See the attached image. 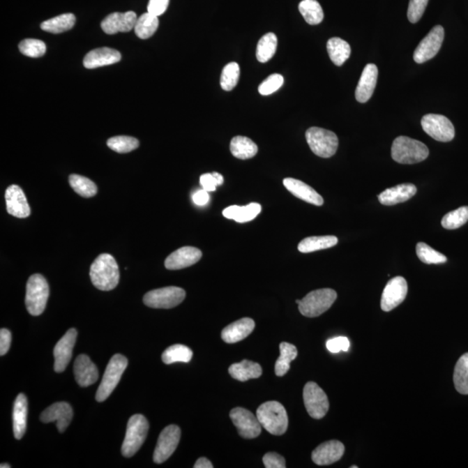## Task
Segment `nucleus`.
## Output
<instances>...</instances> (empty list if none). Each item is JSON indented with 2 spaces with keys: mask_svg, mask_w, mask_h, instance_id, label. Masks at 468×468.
<instances>
[{
  "mask_svg": "<svg viewBox=\"0 0 468 468\" xmlns=\"http://www.w3.org/2000/svg\"><path fill=\"white\" fill-rule=\"evenodd\" d=\"M201 250L193 246H184L171 253L165 260V267L167 270H181L193 266L202 259Z\"/></svg>",
  "mask_w": 468,
  "mask_h": 468,
  "instance_id": "412c9836",
  "label": "nucleus"
},
{
  "mask_svg": "<svg viewBox=\"0 0 468 468\" xmlns=\"http://www.w3.org/2000/svg\"><path fill=\"white\" fill-rule=\"evenodd\" d=\"M77 331L76 329H70L56 345L54 351V370L56 372L62 373L70 363L75 344H76Z\"/></svg>",
  "mask_w": 468,
  "mask_h": 468,
  "instance_id": "dca6fc26",
  "label": "nucleus"
},
{
  "mask_svg": "<svg viewBox=\"0 0 468 468\" xmlns=\"http://www.w3.org/2000/svg\"><path fill=\"white\" fill-rule=\"evenodd\" d=\"M76 23V17L73 13L62 14L46 20L41 24V29L50 33L59 34L73 29Z\"/></svg>",
  "mask_w": 468,
  "mask_h": 468,
  "instance_id": "473e14b6",
  "label": "nucleus"
},
{
  "mask_svg": "<svg viewBox=\"0 0 468 468\" xmlns=\"http://www.w3.org/2000/svg\"><path fill=\"white\" fill-rule=\"evenodd\" d=\"M417 188L416 186L410 183L395 186L391 188L386 189L378 195L381 204L384 206H394L399 203L405 202L416 195Z\"/></svg>",
  "mask_w": 468,
  "mask_h": 468,
  "instance_id": "393cba45",
  "label": "nucleus"
},
{
  "mask_svg": "<svg viewBox=\"0 0 468 468\" xmlns=\"http://www.w3.org/2000/svg\"><path fill=\"white\" fill-rule=\"evenodd\" d=\"M352 467V468H356L357 467H356V466H352V467Z\"/></svg>",
  "mask_w": 468,
  "mask_h": 468,
  "instance_id": "680f3d73",
  "label": "nucleus"
},
{
  "mask_svg": "<svg viewBox=\"0 0 468 468\" xmlns=\"http://www.w3.org/2000/svg\"><path fill=\"white\" fill-rule=\"evenodd\" d=\"M186 292L176 287H169L146 293L144 302L146 306L155 309L174 308L183 301Z\"/></svg>",
  "mask_w": 468,
  "mask_h": 468,
  "instance_id": "1a4fd4ad",
  "label": "nucleus"
},
{
  "mask_svg": "<svg viewBox=\"0 0 468 468\" xmlns=\"http://www.w3.org/2000/svg\"><path fill=\"white\" fill-rule=\"evenodd\" d=\"M303 396L310 416L314 419H322L330 408L327 395L323 389L316 382H307L303 388Z\"/></svg>",
  "mask_w": 468,
  "mask_h": 468,
  "instance_id": "9d476101",
  "label": "nucleus"
},
{
  "mask_svg": "<svg viewBox=\"0 0 468 468\" xmlns=\"http://www.w3.org/2000/svg\"><path fill=\"white\" fill-rule=\"evenodd\" d=\"M195 468H213V465L212 462H210L209 460H207L206 458H204V457H202V458H199L197 462H195Z\"/></svg>",
  "mask_w": 468,
  "mask_h": 468,
  "instance_id": "13d9d810",
  "label": "nucleus"
},
{
  "mask_svg": "<svg viewBox=\"0 0 468 468\" xmlns=\"http://www.w3.org/2000/svg\"><path fill=\"white\" fill-rule=\"evenodd\" d=\"M345 445L338 441L322 443L314 450L312 455L313 462L319 466L331 465L338 462L344 455Z\"/></svg>",
  "mask_w": 468,
  "mask_h": 468,
  "instance_id": "aec40b11",
  "label": "nucleus"
},
{
  "mask_svg": "<svg viewBox=\"0 0 468 468\" xmlns=\"http://www.w3.org/2000/svg\"><path fill=\"white\" fill-rule=\"evenodd\" d=\"M75 378L78 385L85 388L95 384L99 377L98 368L87 355L82 354L74 363Z\"/></svg>",
  "mask_w": 468,
  "mask_h": 468,
  "instance_id": "4be33fe9",
  "label": "nucleus"
},
{
  "mask_svg": "<svg viewBox=\"0 0 468 468\" xmlns=\"http://www.w3.org/2000/svg\"><path fill=\"white\" fill-rule=\"evenodd\" d=\"M0 467H1V468H10V467H12V466L9 465V464H3H3H1V465H0Z\"/></svg>",
  "mask_w": 468,
  "mask_h": 468,
  "instance_id": "052dcab7",
  "label": "nucleus"
},
{
  "mask_svg": "<svg viewBox=\"0 0 468 468\" xmlns=\"http://www.w3.org/2000/svg\"><path fill=\"white\" fill-rule=\"evenodd\" d=\"M263 462L264 467L266 468H285V460L283 456L278 455L277 453L270 452L267 453L263 457Z\"/></svg>",
  "mask_w": 468,
  "mask_h": 468,
  "instance_id": "3c124183",
  "label": "nucleus"
},
{
  "mask_svg": "<svg viewBox=\"0 0 468 468\" xmlns=\"http://www.w3.org/2000/svg\"><path fill=\"white\" fill-rule=\"evenodd\" d=\"M444 29L437 26L421 41L414 53V62L423 63L438 54L444 40Z\"/></svg>",
  "mask_w": 468,
  "mask_h": 468,
  "instance_id": "ddd939ff",
  "label": "nucleus"
},
{
  "mask_svg": "<svg viewBox=\"0 0 468 468\" xmlns=\"http://www.w3.org/2000/svg\"><path fill=\"white\" fill-rule=\"evenodd\" d=\"M280 349V356L275 363V373L278 377H284L290 370L292 361L298 356V349L294 345L287 342H281Z\"/></svg>",
  "mask_w": 468,
  "mask_h": 468,
  "instance_id": "72a5a7b5",
  "label": "nucleus"
},
{
  "mask_svg": "<svg viewBox=\"0 0 468 468\" xmlns=\"http://www.w3.org/2000/svg\"><path fill=\"white\" fill-rule=\"evenodd\" d=\"M213 174L214 176H216V180H217V181H218V184H219V186L222 185V184H223V182H224V178H223V176H221L220 174L217 173V172H213Z\"/></svg>",
  "mask_w": 468,
  "mask_h": 468,
  "instance_id": "bf43d9fd",
  "label": "nucleus"
},
{
  "mask_svg": "<svg viewBox=\"0 0 468 468\" xmlns=\"http://www.w3.org/2000/svg\"><path fill=\"white\" fill-rule=\"evenodd\" d=\"M50 295V288L45 278L41 274L30 277L27 285L26 305L31 316L41 315L45 310Z\"/></svg>",
  "mask_w": 468,
  "mask_h": 468,
  "instance_id": "423d86ee",
  "label": "nucleus"
},
{
  "mask_svg": "<svg viewBox=\"0 0 468 468\" xmlns=\"http://www.w3.org/2000/svg\"><path fill=\"white\" fill-rule=\"evenodd\" d=\"M149 430V421L142 414H134L130 417L121 446V453L124 457L130 458L139 451L145 441Z\"/></svg>",
  "mask_w": 468,
  "mask_h": 468,
  "instance_id": "20e7f679",
  "label": "nucleus"
},
{
  "mask_svg": "<svg viewBox=\"0 0 468 468\" xmlns=\"http://www.w3.org/2000/svg\"><path fill=\"white\" fill-rule=\"evenodd\" d=\"M277 36L270 32L259 39L257 45L256 56L260 63H266L271 59L277 51Z\"/></svg>",
  "mask_w": 468,
  "mask_h": 468,
  "instance_id": "e433bc0d",
  "label": "nucleus"
},
{
  "mask_svg": "<svg viewBox=\"0 0 468 468\" xmlns=\"http://www.w3.org/2000/svg\"><path fill=\"white\" fill-rule=\"evenodd\" d=\"M284 84V77L280 74H273L268 77L259 86V92L262 96H269L276 92Z\"/></svg>",
  "mask_w": 468,
  "mask_h": 468,
  "instance_id": "de8ad7c7",
  "label": "nucleus"
},
{
  "mask_svg": "<svg viewBox=\"0 0 468 468\" xmlns=\"http://www.w3.org/2000/svg\"><path fill=\"white\" fill-rule=\"evenodd\" d=\"M193 201H194L196 205L205 206L209 201V192L206 191L205 189L196 192L193 195Z\"/></svg>",
  "mask_w": 468,
  "mask_h": 468,
  "instance_id": "6e6d98bb",
  "label": "nucleus"
},
{
  "mask_svg": "<svg viewBox=\"0 0 468 468\" xmlns=\"http://www.w3.org/2000/svg\"><path fill=\"white\" fill-rule=\"evenodd\" d=\"M430 155L428 146L417 140L407 137H399L393 142V160L401 164H414L423 162Z\"/></svg>",
  "mask_w": 468,
  "mask_h": 468,
  "instance_id": "7ed1b4c3",
  "label": "nucleus"
},
{
  "mask_svg": "<svg viewBox=\"0 0 468 468\" xmlns=\"http://www.w3.org/2000/svg\"><path fill=\"white\" fill-rule=\"evenodd\" d=\"M69 182L73 190L82 197L91 198L98 193V188L94 182L86 177L71 174L69 177Z\"/></svg>",
  "mask_w": 468,
  "mask_h": 468,
  "instance_id": "ea45409f",
  "label": "nucleus"
},
{
  "mask_svg": "<svg viewBox=\"0 0 468 468\" xmlns=\"http://www.w3.org/2000/svg\"><path fill=\"white\" fill-rule=\"evenodd\" d=\"M337 298V292L332 289H319L310 292L300 300L299 312L307 317H319L331 308Z\"/></svg>",
  "mask_w": 468,
  "mask_h": 468,
  "instance_id": "39448f33",
  "label": "nucleus"
},
{
  "mask_svg": "<svg viewBox=\"0 0 468 468\" xmlns=\"http://www.w3.org/2000/svg\"><path fill=\"white\" fill-rule=\"evenodd\" d=\"M230 417L239 435L245 439L258 437L262 434V424L251 411L243 408L232 409Z\"/></svg>",
  "mask_w": 468,
  "mask_h": 468,
  "instance_id": "4468645a",
  "label": "nucleus"
},
{
  "mask_svg": "<svg viewBox=\"0 0 468 468\" xmlns=\"http://www.w3.org/2000/svg\"><path fill=\"white\" fill-rule=\"evenodd\" d=\"M139 144H139L137 139L131 137H125V135L110 138L107 142V145H108L110 149L120 153L133 151V150L138 148Z\"/></svg>",
  "mask_w": 468,
  "mask_h": 468,
  "instance_id": "c03bdc74",
  "label": "nucleus"
},
{
  "mask_svg": "<svg viewBox=\"0 0 468 468\" xmlns=\"http://www.w3.org/2000/svg\"><path fill=\"white\" fill-rule=\"evenodd\" d=\"M158 27V17L146 13L138 17L134 30L139 38L146 39L151 38L156 33Z\"/></svg>",
  "mask_w": 468,
  "mask_h": 468,
  "instance_id": "c9c22d12",
  "label": "nucleus"
},
{
  "mask_svg": "<svg viewBox=\"0 0 468 468\" xmlns=\"http://www.w3.org/2000/svg\"><path fill=\"white\" fill-rule=\"evenodd\" d=\"M299 10L306 22L312 26H316L324 20L322 6L317 0H303L299 3Z\"/></svg>",
  "mask_w": 468,
  "mask_h": 468,
  "instance_id": "f704fd0d",
  "label": "nucleus"
},
{
  "mask_svg": "<svg viewBox=\"0 0 468 468\" xmlns=\"http://www.w3.org/2000/svg\"><path fill=\"white\" fill-rule=\"evenodd\" d=\"M6 209L10 216L24 219L30 216L31 209L23 189L17 185L10 186L6 191Z\"/></svg>",
  "mask_w": 468,
  "mask_h": 468,
  "instance_id": "a211bd4d",
  "label": "nucleus"
},
{
  "mask_svg": "<svg viewBox=\"0 0 468 468\" xmlns=\"http://www.w3.org/2000/svg\"><path fill=\"white\" fill-rule=\"evenodd\" d=\"M199 181H201L203 189H205L207 192L216 191V188L219 186L213 173L202 174L201 179H199Z\"/></svg>",
  "mask_w": 468,
  "mask_h": 468,
  "instance_id": "5fc2aeb1",
  "label": "nucleus"
},
{
  "mask_svg": "<svg viewBox=\"0 0 468 468\" xmlns=\"http://www.w3.org/2000/svg\"><path fill=\"white\" fill-rule=\"evenodd\" d=\"M305 138L310 149L317 156L330 158L337 152L338 138L334 132L312 127L307 130Z\"/></svg>",
  "mask_w": 468,
  "mask_h": 468,
  "instance_id": "6e6552de",
  "label": "nucleus"
},
{
  "mask_svg": "<svg viewBox=\"0 0 468 468\" xmlns=\"http://www.w3.org/2000/svg\"><path fill=\"white\" fill-rule=\"evenodd\" d=\"M10 342H12V333L7 329H1L0 331V356H5L9 352Z\"/></svg>",
  "mask_w": 468,
  "mask_h": 468,
  "instance_id": "864d4df0",
  "label": "nucleus"
},
{
  "mask_svg": "<svg viewBox=\"0 0 468 468\" xmlns=\"http://www.w3.org/2000/svg\"><path fill=\"white\" fill-rule=\"evenodd\" d=\"M193 357V352L188 346L174 345L167 348L163 354L164 363H189Z\"/></svg>",
  "mask_w": 468,
  "mask_h": 468,
  "instance_id": "58836bf2",
  "label": "nucleus"
},
{
  "mask_svg": "<svg viewBox=\"0 0 468 468\" xmlns=\"http://www.w3.org/2000/svg\"><path fill=\"white\" fill-rule=\"evenodd\" d=\"M73 418V409L66 402H56L43 411L40 420L44 423H56L60 433L66 430Z\"/></svg>",
  "mask_w": 468,
  "mask_h": 468,
  "instance_id": "f3484780",
  "label": "nucleus"
},
{
  "mask_svg": "<svg viewBox=\"0 0 468 468\" xmlns=\"http://www.w3.org/2000/svg\"><path fill=\"white\" fill-rule=\"evenodd\" d=\"M181 428L176 425H170L164 428L157 441L153 462L162 464L173 455L181 439Z\"/></svg>",
  "mask_w": 468,
  "mask_h": 468,
  "instance_id": "f8f14e48",
  "label": "nucleus"
},
{
  "mask_svg": "<svg viewBox=\"0 0 468 468\" xmlns=\"http://www.w3.org/2000/svg\"><path fill=\"white\" fill-rule=\"evenodd\" d=\"M428 0H410L408 8V19L411 23H416L423 17Z\"/></svg>",
  "mask_w": 468,
  "mask_h": 468,
  "instance_id": "09e8293b",
  "label": "nucleus"
},
{
  "mask_svg": "<svg viewBox=\"0 0 468 468\" xmlns=\"http://www.w3.org/2000/svg\"><path fill=\"white\" fill-rule=\"evenodd\" d=\"M138 17L132 12L114 13L103 20L101 27L107 34L113 35L117 32H128L133 30Z\"/></svg>",
  "mask_w": 468,
  "mask_h": 468,
  "instance_id": "6ab92c4d",
  "label": "nucleus"
},
{
  "mask_svg": "<svg viewBox=\"0 0 468 468\" xmlns=\"http://www.w3.org/2000/svg\"><path fill=\"white\" fill-rule=\"evenodd\" d=\"M89 276L98 290L108 292L115 289L120 280L119 267L115 258L108 253L99 255L91 264Z\"/></svg>",
  "mask_w": 468,
  "mask_h": 468,
  "instance_id": "f257e3e1",
  "label": "nucleus"
},
{
  "mask_svg": "<svg viewBox=\"0 0 468 468\" xmlns=\"http://www.w3.org/2000/svg\"><path fill=\"white\" fill-rule=\"evenodd\" d=\"M283 183L285 188L296 198L315 206H320L324 204L322 196L305 182L296 180V179L285 178Z\"/></svg>",
  "mask_w": 468,
  "mask_h": 468,
  "instance_id": "b1692460",
  "label": "nucleus"
},
{
  "mask_svg": "<svg viewBox=\"0 0 468 468\" xmlns=\"http://www.w3.org/2000/svg\"><path fill=\"white\" fill-rule=\"evenodd\" d=\"M255 328V322L249 317L236 321V322L227 325L221 332V338L227 344H235V342L244 340L252 333Z\"/></svg>",
  "mask_w": 468,
  "mask_h": 468,
  "instance_id": "a878e982",
  "label": "nucleus"
},
{
  "mask_svg": "<svg viewBox=\"0 0 468 468\" xmlns=\"http://www.w3.org/2000/svg\"><path fill=\"white\" fill-rule=\"evenodd\" d=\"M28 402L26 395L20 394L14 402L13 421V433L17 439L24 437L27 430Z\"/></svg>",
  "mask_w": 468,
  "mask_h": 468,
  "instance_id": "cd10ccee",
  "label": "nucleus"
},
{
  "mask_svg": "<svg viewBox=\"0 0 468 468\" xmlns=\"http://www.w3.org/2000/svg\"><path fill=\"white\" fill-rule=\"evenodd\" d=\"M20 51L23 55L30 58H41L46 52V45L38 39H24L19 45Z\"/></svg>",
  "mask_w": 468,
  "mask_h": 468,
  "instance_id": "a18cd8bd",
  "label": "nucleus"
},
{
  "mask_svg": "<svg viewBox=\"0 0 468 468\" xmlns=\"http://www.w3.org/2000/svg\"><path fill=\"white\" fill-rule=\"evenodd\" d=\"M228 372L234 379L246 382L262 377V368L258 363L243 360L241 363L232 364Z\"/></svg>",
  "mask_w": 468,
  "mask_h": 468,
  "instance_id": "c85d7f7f",
  "label": "nucleus"
},
{
  "mask_svg": "<svg viewBox=\"0 0 468 468\" xmlns=\"http://www.w3.org/2000/svg\"><path fill=\"white\" fill-rule=\"evenodd\" d=\"M468 221V206H462L446 213L441 220L442 227L446 229H457Z\"/></svg>",
  "mask_w": 468,
  "mask_h": 468,
  "instance_id": "a19ab883",
  "label": "nucleus"
},
{
  "mask_svg": "<svg viewBox=\"0 0 468 468\" xmlns=\"http://www.w3.org/2000/svg\"><path fill=\"white\" fill-rule=\"evenodd\" d=\"M121 53L116 50L103 47L89 52L84 59V66L87 69H96L119 62Z\"/></svg>",
  "mask_w": 468,
  "mask_h": 468,
  "instance_id": "bb28decb",
  "label": "nucleus"
},
{
  "mask_svg": "<svg viewBox=\"0 0 468 468\" xmlns=\"http://www.w3.org/2000/svg\"><path fill=\"white\" fill-rule=\"evenodd\" d=\"M169 5V0H149L148 13L159 17L165 13Z\"/></svg>",
  "mask_w": 468,
  "mask_h": 468,
  "instance_id": "603ef678",
  "label": "nucleus"
},
{
  "mask_svg": "<svg viewBox=\"0 0 468 468\" xmlns=\"http://www.w3.org/2000/svg\"><path fill=\"white\" fill-rule=\"evenodd\" d=\"M262 212V206L258 203H251L248 206H239L234 220L236 222L245 223L255 219Z\"/></svg>",
  "mask_w": 468,
  "mask_h": 468,
  "instance_id": "49530a36",
  "label": "nucleus"
},
{
  "mask_svg": "<svg viewBox=\"0 0 468 468\" xmlns=\"http://www.w3.org/2000/svg\"><path fill=\"white\" fill-rule=\"evenodd\" d=\"M378 69L373 63L367 64L356 89V99L361 103H367L376 89Z\"/></svg>",
  "mask_w": 468,
  "mask_h": 468,
  "instance_id": "5701e85b",
  "label": "nucleus"
},
{
  "mask_svg": "<svg viewBox=\"0 0 468 468\" xmlns=\"http://www.w3.org/2000/svg\"><path fill=\"white\" fill-rule=\"evenodd\" d=\"M128 359L120 354H116L110 359L103 375L101 384L96 391V399L99 402H105L112 394L121 380V376L128 366Z\"/></svg>",
  "mask_w": 468,
  "mask_h": 468,
  "instance_id": "0eeeda50",
  "label": "nucleus"
},
{
  "mask_svg": "<svg viewBox=\"0 0 468 468\" xmlns=\"http://www.w3.org/2000/svg\"><path fill=\"white\" fill-rule=\"evenodd\" d=\"M408 294V284L405 278L395 277L389 280L382 292L381 307L384 312L394 310L405 301Z\"/></svg>",
  "mask_w": 468,
  "mask_h": 468,
  "instance_id": "2eb2a0df",
  "label": "nucleus"
},
{
  "mask_svg": "<svg viewBox=\"0 0 468 468\" xmlns=\"http://www.w3.org/2000/svg\"><path fill=\"white\" fill-rule=\"evenodd\" d=\"M232 155L241 160L251 159L258 153V146L251 139L238 135L232 139L230 144Z\"/></svg>",
  "mask_w": 468,
  "mask_h": 468,
  "instance_id": "c756f323",
  "label": "nucleus"
},
{
  "mask_svg": "<svg viewBox=\"0 0 468 468\" xmlns=\"http://www.w3.org/2000/svg\"><path fill=\"white\" fill-rule=\"evenodd\" d=\"M328 54L332 63L342 66L351 56V46L340 38H332L327 42Z\"/></svg>",
  "mask_w": 468,
  "mask_h": 468,
  "instance_id": "7c9ffc66",
  "label": "nucleus"
},
{
  "mask_svg": "<svg viewBox=\"0 0 468 468\" xmlns=\"http://www.w3.org/2000/svg\"><path fill=\"white\" fill-rule=\"evenodd\" d=\"M239 207V206H228L227 209L223 211L224 217L227 218V219L234 220L236 214L238 213Z\"/></svg>",
  "mask_w": 468,
  "mask_h": 468,
  "instance_id": "4d7b16f0",
  "label": "nucleus"
},
{
  "mask_svg": "<svg viewBox=\"0 0 468 468\" xmlns=\"http://www.w3.org/2000/svg\"><path fill=\"white\" fill-rule=\"evenodd\" d=\"M257 417L264 430L273 435H282L288 428V414L280 402L271 401L263 403L257 409Z\"/></svg>",
  "mask_w": 468,
  "mask_h": 468,
  "instance_id": "f03ea898",
  "label": "nucleus"
},
{
  "mask_svg": "<svg viewBox=\"0 0 468 468\" xmlns=\"http://www.w3.org/2000/svg\"><path fill=\"white\" fill-rule=\"evenodd\" d=\"M349 345L351 344H349V339L345 337L332 338L326 342L328 351L334 354L340 352H348Z\"/></svg>",
  "mask_w": 468,
  "mask_h": 468,
  "instance_id": "8fccbe9b",
  "label": "nucleus"
},
{
  "mask_svg": "<svg viewBox=\"0 0 468 468\" xmlns=\"http://www.w3.org/2000/svg\"><path fill=\"white\" fill-rule=\"evenodd\" d=\"M421 126L430 137L438 142H448L455 137V127L444 116L428 114L421 119Z\"/></svg>",
  "mask_w": 468,
  "mask_h": 468,
  "instance_id": "9b49d317",
  "label": "nucleus"
},
{
  "mask_svg": "<svg viewBox=\"0 0 468 468\" xmlns=\"http://www.w3.org/2000/svg\"><path fill=\"white\" fill-rule=\"evenodd\" d=\"M418 258L425 264H443L446 262V257L442 253L435 251L431 246L423 242L418 243L416 246Z\"/></svg>",
  "mask_w": 468,
  "mask_h": 468,
  "instance_id": "37998d69",
  "label": "nucleus"
},
{
  "mask_svg": "<svg viewBox=\"0 0 468 468\" xmlns=\"http://www.w3.org/2000/svg\"><path fill=\"white\" fill-rule=\"evenodd\" d=\"M338 243V239L335 236H317V237L303 239L299 243L298 249L300 252L303 253L313 252L333 248Z\"/></svg>",
  "mask_w": 468,
  "mask_h": 468,
  "instance_id": "2f4dec72",
  "label": "nucleus"
},
{
  "mask_svg": "<svg viewBox=\"0 0 468 468\" xmlns=\"http://www.w3.org/2000/svg\"><path fill=\"white\" fill-rule=\"evenodd\" d=\"M241 76V69L239 64L233 62L224 67L220 77L221 88L226 91H230L236 87Z\"/></svg>",
  "mask_w": 468,
  "mask_h": 468,
  "instance_id": "79ce46f5",
  "label": "nucleus"
},
{
  "mask_svg": "<svg viewBox=\"0 0 468 468\" xmlns=\"http://www.w3.org/2000/svg\"><path fill=\"white\" fill-rule=\"evenodd\" d=\"M453 384L456 391L462 395H468V353L460 357L453 373Z\"/></svg>",
  "mask_w": 468,
  "mask_h": 468,
  "instance_id": "4c0bfd02",
  "label": "nucleus"
}]
</instances>
